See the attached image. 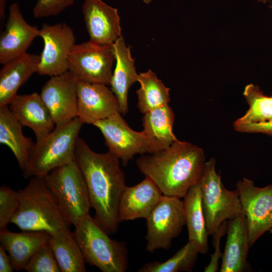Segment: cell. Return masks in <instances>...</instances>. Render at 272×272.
I'll use <instances>...</instances> for the list:
<instances>
[{"instance_id": "1", "label": "cell", "mask_w": 272, "mask_h": 272, "mask_svg": "<svg viewBox=\"0 0 272 272\" xmlns=\"http://www.w3.org/2000/svg\"><path fill=\"white\" fill-rule=\"evenodd\" d=\"M119 160L109 151L95 152L82 138H78L74 161L85 179L95 218L108 234L118 230L119 205L126 186Z\"/></svg>"}, {"instance_id": "2", "label": "cell", "mask_w": 272, "mask_h": 272, "mask_svg": "<svg viewBox=\"0 0 272 272\" xmlns=\"http://www.w3.org/2000/svg\"><path fill=\"white\" fill-rule=\"evenodd\" d=\"M206 162L203 149L178 140L166 149L142 155L136 163L163 195L181 198L199 182Z\"/></svg>"}, {"instance_id": "3", "label": "cell", "mask_w": 272, "mask_h": 272, "mask_svg": "<svg viewBox=\"0 0 272 272\" xmlns=\"http://www.w3.org/2000/svg\"><path fill=\"white\" fill-rule=\"evenodd\" d=\"M20 205L11 223L23 231H43L51 235L70 225L61 213L43 177H31L18 191Z\"/></svg>"}, {"instance_id": "4", "label": "cell", "mask_w": 272, "mask_h": 272, "mask_svg": "<svg viewBox=\"0 0 272 272\" xmlns=\"http://www.w3.org/2000/svg\"><path fill=\"white\" fill-rule=\"evenodd\" d=\"M76 239L86 261L103 272H125L128 265V250L123 241L110 238L90 214L75 226Z\"/></svg>"}, {"instance_id": "5", "label": "cell", "mask_w": 272, "mask_h": 272, "mask_svg": "<svg viewBox=\"0 0 272 272\" xmlns=\"http://www.w3.org/2000/svg\"><path fill=\"white\" fill-rule=\"evenodd\" d=\"M83 124L78 117L55 126L42 140L36 142L23 176L43 177L51 170L74 161L77 142Z\"/></svg>"}, {"instance_id": "6", "label": "cell", "mask_w": 272, "mask_h": 272, "mask_svg": "<svg viewBox=\"0 0 272 272\" xmlns=\"http://www.w3.org/2000/svg\"><path fill=\"white\" fill-rule=\"evenodd\" d=\"M61 213L75 226L91 207L85 179L74 161L58 167L43 176Z\"/></svg>"}, {"instance_id": "7", "label": "cell", "mask_w": 272, "mask_h": 272, "mask_svg": "<svg viewBox=\"0 0 272 272\" xmlns=\"http://www.w3.org/2000/svg\"><path fill=\"white\" fill-rule=\"evenodd\" d=\"M216 161L206 162L199 181L202 206L209 235H212L227 220L241 213V205L237 190H230L223 185L216 172Z\"/></svg>"}, {"instance_id": "8", "label": "cell", "mask_w": 272, "mask_h": 272, "mask_svg": "<svg viewBox=\"0 0 272 272\" xmlns=\"http://www.w3.org/2000/svg\"><path fill=\"white\" fill-rule=\"evenodd\" d=\"M115 60L112 45L90 41L75 44L69 57L68 71L78 81L110 85Z\"/></svg>"}, {"instance_id": "9", "label": "cell", "mask_w": 272, "mask_h": 272, "mask_svg": "<svg viewBox=\"0 0 272 272\" xmlns=\"http://www.w3.org/2000/svg\"><path fill=\"white\" fill-rule=\"evenodd\" d=\"M146 221V250L153 252L169 249L185 225L182 200L163 195Z\"/></svg>"}, {"instance_id": "10", "label": "cell", "mask_w": 272, "mask_h": 272, "mask_svg": "<svg viewBox=\"0 0 272 272\" xmlns=\"http://www.w3.org/2000/svg\"><path fill=\"white\" fill-rule=\"evenodd\" d=\"M236 187L239 194L241 213L246 220L251 247L272 228V184L259 187L252 180L244 177Z\"/></svg>"}, {"instance_id": "11", "label": "cell", "mask_w": 272, "mask_h": 272, "mask_svg": "<svg viewBox=\"0 0 272 272\" xmlns=\"http://www.w3.org/2000/svg\"><path fill=\"white\" fill-rule=\"evenodd\" d=\"M121 113H117L95 122L102 133L109 152L126 165L137 154L154 153L153 149L143 131L132 129L123 119Z\"/></svg>"}, {"instance_id": "12", "label": "cell", "mask_w": 272, "mask_h": 272, "mask_svg": "<svg viewBox=\"0 0 272 272\" xmlns=\"http://www.w3.org/2000/svg\"><path fill=\"white\" fill-rule=\"evenodd\" d=\"M39 36L44 47L40 55L37 73L52 77L68 71L69 55L76 44L72 28L65 23L44 24L40 29Z\"/></svg>"}, {"instance_id": "13", "label": "cell", "mask_w": 272, "mask_h": 272, "mask_svg": "<svg viewBox=\"0 0 272 272\" xmlns=\"http://www.w3.org/2000/svg\"><path fill=\"white\" fill-rule=\"evenodd\" d=\"M78 80L69 72L51 77L42 88L40 97L55 126L77 117Z\"/></svg>"}, {"instance_id": "14", "label": "cell", "mask_w": 272, "mask_h": 272, "mask_svg": "<svg viewBox=\"0 0 272 272\" xmlns=\"http://www.w3.org/2000/svg\"><path fill=\"white\" fill-rule=\"evenodd\" d=\"M121 113L118 100L107 85L78 81L77 117L92 124Z\"/></svg>"}, {"instance_id": "15", "label": "cell", "mask_w": 272, "mask_h": 272, "mask_svg": "<svg viewBox=\"0 0 272 272\" xmlns=\"http://www.w3.org/2000/svg\"><path fill=\"white\" fill-rule=\"evenodd\" d=\"M40 29L29 24L24 19L19 6L12 3L5 29L0 37V63L4 64L26 53Z\"/></svg>"}, {"instance_id": "16", "label": "cell", "mask_w": 272, "mask_h": 272, "mask_svg": "<svg viewBox=\"0 0 272 272\" xmlns=\"http://www.w3.org/2000/svg\"><path fill=\"white\" fill-rule=\"evenodd\" d=\"M82 13L89 41L112 45L121 36L120 17L116 8L102 0H85Z\"/></svg>"}, {"instance_id": "17", "label": "cell", "mask_w": 272, "mask_h": 272, "mask_svg": "<svg viewBox=\"0 0 272 272\" xmlns=\"http://www.w3.org/2000/svg\"><path fill=\"white\" fill-rule=\"evenodd\" d=\"M162 195L158 186L147 176L134 186H126L119 205V223L140 218L146 219Z\"/></svg>"}, {"instance_id": "18", "label": "cell", "mask_w": 272, "mask_h": 272, "mask_svg": "<svg viewBox=\"0 0 272 272\" xmlns=\"http://www.w3.org/2000/svg\"><path fill=\"white\" fill-rule=\"evenodd\" d=\"M12 114L23 126L30 128L39 142L55 127L52 116L40 94L17 95L9 105Z\"/></svg>"}, {"instance_id": "19", "label": "cell", "mask_w": 272, "mask_h": 272, "mask_svg": "<svg viewBox=\"0 0 272 272\" xmlns=\"http://www.w3.org/2000/svg\"><path fill=\"white\" fill-rule=\"evenodd\" d=\"M227 240L220 272H244L251 270L247 261L248 230L246 218L240 213L228 222Z\"/></svg>"}, {"instance_id": "20", "label": "cell", "mask_w": 272, "mask_h": 272, "mask_svg": "<svg viewBox=\"0 0 272 272\" xmlns=\"http://www.w3.org/2000/svg\"><path fill=\"white\" fill-rule=\"evenodd\" d=\"M51 235L43 231H24L16 233L7 229L0 231L1 245L8 252L17 271L25 266L43 246L49 243Z\"/></svg>"}, {"instance_id": "21", "label": "cell", "mask_w": 272, "mask_h": 272, "mask_svg": "<svg viewBox=\"0 0 272 272\" xmlns=\"http://www.w3.org/2000/svg\"><path fill=\"white\" fill-rule=\"evenodd\" d=\"M40 55L25 53L3 64L0 71V107L9 106L17 91L35 73H37Z\"/></svg>"}, {"instance_id": "22", "label": "cell", "mask_w": 272, "mask_h": 272, "mask_svg": "<svg viewBox=\"0 0 272 272\" xmlns=\"http://www.w3.org/2000/svg\"><path fill=\"white\" fill-rule=\"evenodd\" d=\"M116 65L113 72L110 86L119 102L120 112H128V92L129 88L138 82L134 60L131 57L130 47H127L121 36L112 45Z\"/></svg>"}, {"instance_id": "23", "label": "cell", "mask_w": 272, "mask_h": 272, "mask_svg": "<svg viewBox=\"0 0 272 272\" xmlns=\"http://www.w3.org/2000/svg\"><path fill=\"white\" fill-rule=\"evenodd\" d=\"M23 126L8 106L0 107V143L11 149L23 172L27 167L35 143L24 135Z\"/></svg>"}, {"instance_id": "24", "label": "cell", "mask_w": 272, "mask_h": 272, "mask_svg": "<svg viewBox=\"0 0 272 272\" xmlns=\"http://www.w3.org/2000/svg\"><path fill=\"white\" fill-rule=\"evenodd\" d=\"M183 198V213L188 241L195 245L199 253L205 254L209 249V235L202 206L199 182L192 185Z\"/></svg>"}, {"instance_id": "25", "label": "cell", "mask_w": 272, "mask_h": 272, "mask_svg": "<svg viewBox=\"0 0 272 272\" xmlns=\"http://www.w3.org/2000/svg\"><path fill=\"white\" fill-rule=\"evenodd\" d=\"M174 117L169 104L144 114L142 118L143 131L154 153L167 149L178 140L173 131Z\"/></svg>"}, {"instance_id": "26", "label": "cell", "mask_w": 272, "mask_h": 272, "mask_svg": "<svg viewBox=\"0 0 272 272\" xmlns=\"http://www.w3.org/2000/svg\"><path fill=\"white\" fill-rule=\"evenodd\" d=\"M49 244L61 271H86V261L74 232L62 230L51 235Z\"/></svg>"}, {"instance_id": "27", "label": "cell", "mask_w": 272, "mask_h": 272, "mask_svg": "<svg viewBox=\"0 0 272 272\" xmlns=\"http://www.w3.org/2000/svg\"><path fill=\"white\" fill-rule=\"evenodd\" d=\"M140 88L137 91V107L145 114L150 111L168 105L170 101L169 90L156 74L151 70L139 74Z\"/></svg>"}, {"instance_id": "28", "label": "cell", "mask_w": 272, "mask_h": 272, "mask_svg": "<svg viewBox=\"0 0 272 272\" xmlns=\"http://www.w3.org/2000/svg\"><path fill=\"white\" fill-rule=\"evenodd\" d=\"M243 95L249 108L245 114L236 119L233 124L259 123L272 119V96L264 95L258 86L252 84L245 87Z\"/></svg>"}, {"instance_id": "29", "label": "cell", "mask_w": 272, "mask_h": 272, "mask_svg": "<svg viewBox=\"0 0 272 272\" xmlns=\"http://www.w3.org/2000/svg\"><path fill=\"white\" fill-rule=\"evenodd\" d=\"M199 253L191 242L179 249L171 258L164 262L152 261L145 263L138 272H179L192 270Z\"/></svg>"}, {"instance_id": "30", "label": "cell", "mask_w": 272, "mask_h": 272, "mask_svg": "<svg viewBox=\"0 0 272 272\" xmlns=\"http://www.w3.org/2000/svg\"><path fill=\"white\" fill-rule=\"evenodd\" d=\"M20 205L18 191L9 186L0 187V231L7 229L13 217L19 210Z\"/></svg>"}, {"instance_id": "31", "label": "cell", "mask_w": 272, "mask_h": 272, "mask_svg": "<svg viewBox=\"0 0 272 272\" xmlns=\"http://www.w3.org/2000/svg\"><path fill=\"white\" fill-rule=\"evenodd\" d=\"M24 269L28 272L61 271L49 243L35 254Z\"/></svg>"}, {"instance_id": "32", "label": "cell", "mask_w": 272, "mask_h": 272, "mask_svg": "<svg viewBox=\"0 0 272 272\" xmlns=\"http://www.w3.org/2000/svg\"><path fill=\"white\" fill-rule=\"evenodd\" d=\"M75 0H37L33 8L34 17L56 16L73 5Z\"/></svg>"}, {"instance_id": "33", "label": "cell", "mask_w": 272, "mask_h": 272, "mask_svg": "<svg viewBox=\"0 0 272 272\" xmlns=\"http://www.w3.org/2000/svg\"><path fill=\"white\" fill-rule=\"evenodd\" d=\"M228 222L223 223L218 229L212 234L213 245L214 251L211 255V260L209 263L204 269L205 272H216L219 270V262L223 253L220 250V241L222 237L227 232Z\"/></svg>"}, {"instance_id": "34", "label": "cell", "mask_w": 272, "mask_h": 272, "mask_svg": "<svg viewBox=\"0 0 272 272\" xmlns=\"http://www.w3.org/2000/svg\"><path fill=\"white\" fill-rule=\"evenodd\" d=\"M234 129L239 132L263 133L272 137V119L267 121L244 124H233Z\"/></svg>"}, {"instance_id": "35", "label": "cell", "mask_w": 272, "mask_h": 272, "mask_svg": "<svg viewBox=\"0 0 272 272\" xmlns=\"http://www.w3.org/2000/svg\"><path fill=\"white\" fill-rule=\"evenodd\" d=\"M10 257L4 247L0 246V272H12L14 270Z\"/></svg>"}, {"instance_id": "36", "label": "cell", "mask_w": 272, "mask_h": 272, "mask_svg": "<svg viewBox=\"0 0 272 272\" xmlns=\"http://www.w3.org/2000/svg\"><path fill=\"white\" fill-rule=\"evenodd\" d=\"M7 0H0V27L3 29L6 17Z\"/></svg>"}, {"instance_id": "37", "label": "cell", "mask_w": 272, "mask_h": 272, "mask_svg": "<svg viewBox=\"0 0 272 272\" xmlns=\"http://www.w3.org/2000/svg\"><path fill=\"white\" fill-rule=\"evenodd\" d=\"M152 0H143V1L146 4H149Z\"/></svg>"}, {"instance_id": "38", "label": "cell", "mask_w": 272, "mask_h": 272, "mask_svg": "<svg viewBox=\"0 0 272 272\" xmlns=\"http://www.w3.org/2000/svg\"><path fill=\"white\" fill-rule=\"evenodd\" d=\"M257 1H259V2L266 4L268 0H257Z\"/></svg>"}, {"instance_id": "39", "label": "cell", "mask_w": 272, "mask_h": 272, "mask_svg": "<svg viewBox=\"0 0 272 272\" xmlns=\"http://www.w3.org/2000/svg\"><path fill=\"white\" fill-rule=\"evenodd\" d=\"M269 232L272 234V228L269 230Z\"/></svg>"}]
</instances>
